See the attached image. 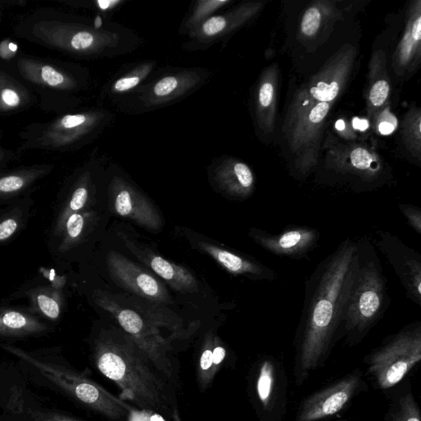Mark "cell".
Listing matches in <instances>:
<instances>
[{
	"label": "cell",
	"instance_id": "cell-1",
	"mask_svg": "<svg viewBox=\"0 0 421 421\" xmlns=\"http://www.w3.org/2000/svg\"><path fill=\"white\" fill-rule=\"evenodd\" d=\"M358 246L347 239L319 262L305 283V301L296 328L294 378L304 386L322 368L337 338L342 307L354 277Z\"/></svg>",
	"mask_w": 421,
	"mask_h": 421
},
{
	"label": "cell",
	"instance_id": "cell-2",
	"mask_svg": "<svg viewBox=\"0 0 421 421\" xmlns=\"http://www.w3.org/2000/svg\"><path fill=\"white\" fill-rule=\"evenodd\" d=\"M95 362L100 372L119 387L122 401L141 410L173 415V395L165 377L128 335L100 340Z\"/></svg>",
	"mask_w": 421,
	"mask_h": 421
},
{
	"label": "cell",
	"instance_id": "cell-3",
	"mask_svg": "<svg viewBox=\"0 0 421 421\" xmlns=\"http://www.w3.org/2000/svg\"><path fill=\"white\" fill-rule=\"evenodd\" d=\"M358 255L354 277L342 310L338 341L358 346L386 315L389 305L387 278L372 244L357 241Z\"/></svg>",
	"mask_w": 421,
	"mask_h": 421
},
{
	"label": "cell",
	"instance_id": "cell-4",
	"mask_svg": "<svg viewBox=\"0 0 421 421\" xmlns=\"http://www.w3.org/2000/svg\"><path fill=\"white\" fill-rule=\"evenodd\" d=\"M421 360V322L411 323L384 338L365 357L374 388L389 390L404 381Z\"/></svg>",
	"mask_w": 421,
	"mask_h": 421
},
{
	"label": "cell",
	"instance_id": "cell-5",
	"mask_svg": "<svg viewBox=\"0 0 421 421\" xmlns=\"http://www.w3.org/2000/svg\"><path fill=\"white\" fill-rule=\"evenodd\" d=\"M13 352L33 365L45 377L65 389L90 409L112 420H119L128 415L131 406L120 397L112 395L96 382L58 366L42 363L21 351Z\"/></svg>",
	"mask_w": 421,
	"mask_h": 421
},
{
	"label": "cell",
	"instance_id": "cell-6",
	"mask_svg": "<svg viewBox=\"0 0 421 421\" xmlns=\"http://www.w3.org/2000/svg\"><path fill=\"white\" fill-rule=\"evenodd\" d=\"M333 102H319L289 110L284 132L296 154V166L305 175L317 164L320 136Z\"/></svg>",
	"mask_w": 421,
	"mask_h": 421
},
{
	"label": "cell",
	"instance_id": "cell-7",
	"mask_svg": "<svg viewBox=\"0 0 421 421\" xmlns=\"http://www.w3.org/2000/svg\"><path fill=\"white\" fill-rule=\"evenodd\" d=\"M364 392H368V384L363 372L354 370L306 397L298 407L295 421H320L337 415Z\"/></svg>",
	"mask_w": 421,
	"mask_h": 421
},
{
	"label": "cell",
	"instance_id": "cell-8",
	"mask_svg": "<svg viewBox=\"0 0 421 421\" xmlns=\"http://www.w3.org/2000/svg\"><path fill=\"white\" fill-rule=\"evenodd\" d=\"M253 387L261 421H283L287 414L288 383L282 362L273 356L262 357L257 364Z\"/></svg>",
	"mask_w": 421,
	"mask_h": 421
},
{
	"label": "cell",
	"instance_id": "cell-9",
	"mask_svg": "<svg viewBox=\"0 0 421 421\" xmlns=\"http://www.w3.org/2000/svg\"><path fill=\"white\" fill-rule=\"evenodd\" d=\"M103 307L116 317L127 335L148 357L163 376L166 379L175 377L174 366L168 356V344L155 327L145 323L136 312L121 309L108 300Z\"/></svg>",
	"mask_w": 421,
	"mask_h": 421
},
{
	"label": "cell",
	"instance_id": "cell-10",
	"mask_svg": "<svg viewBox=\"0 0 421 421\" xmlns=\"http://www.w3.org/2000/svg\"><path fill=\"white\" fill-rule=\"evenodd\" d=\"M356 52L354 48L342 49L315 76L307 87L296 95L289 110L319 102H334L347 83L351 74Z\"/></svg>",
	"mask_w": 421,
	"mask_h": 421
},
{
	"label": "cell",
	"instance_id": "cell-11",
	"mask_svg": "<svg viewBox=\"0 0 421 421\" xmlns=\"http://www.w3.org/2000/svg\"><path fill=\"white\" fill-rule=\"evenodd\" d=\"M374 246L386 257L404 287L407 298L421 306V255L395 235L379 232Z\"/></svg>",
	"mask_w": 421,
	"mask_h": 421
},
{
	"label": "cell",
	"instance_id": "cell-12",
	"mask_svg": "<svg viewBox=\"0 0 421 421\" xmlns=\"http://www.w3.org/2000/svg\"><path fill=\"white\" fill-rule=\"evenodd\" d=\"M248 235L265 251L289 260H309L320 239L318 229L308 225H289L282 232L273 234L251 228Z\"/></svg>",
	"mask_w": 421,
	"mask_h": 421
},
{
	"label": "cell",
	"instance_id": "cell-13",
	"mask_svg": "<svg viewBox=\"0 0 421 421\" xmlns=\"http://www.w3.org/2000/svg\"><path fill=\"white\" fill-rule=\"evenodd\" d=\"M106 262L109 273L120 286L150 301L170 302L169 292L164 284L124 255L111 251Z\"/></svg>",
	"mask_w": 421,
	"mask_h": 421
},
{
	"label": "cell",
	"instance_id": "cell-14",
	"mask_svg": "<svg viewBox=\"0 0 421 421\" xmlns=\"http://www.w3.org/2000/svg\"><path fill=\"white\" fill-rule=\"evenodd\" d=\"M113 206L118 215L127 217L143 228L157 230L162 226L163 220L155 207L129 185L122 184L114 189Z\"/></svg>",
	"mask_w": 421,
	"mask_h": 421
},
{
	"label": "cell",
	"instance_id": "cell-15",
	"mask_svg": "<svg viewBox=\"0 0 421 421\" xmlns=\"http://www.w3.org/2000/svg\"><path fill=\"white\" fill-rule=\"evenodd\" d=\"M198 246L232 275L270 282L278 278L274 270L251 257L238 255L207 242H198Z\"/></svg>",
	"mask_w": 421,
	"mask_h": 421
},
{
	"label": "cell",
	"instance_id": "cell-16",
	"mask_svg": "<svg viewBox=\"0 0 421 421\" xmlns=\"http://www.w3.org/2000/svg\"><path fill=\"white\" fill-rule=\"evenodd\" d=\"M127 246L134 255L148 265L154 273L166 280L176 291L183 293L198 291L196 278L184 267L172 264L149 251H141L131 242H127Z\"/></svg>",
	"mask_w": 421,
	"mask_h": 421
},
{
	"label": "cell",
	"instance_id": "cell-17",
	"mask_svg": "<svg viewBox=\"0 0 421 421\" xmlns=\"http://www.w3.org/2000/svg\"><path fill=\"white\" fill-rule=\"evenodd\" d=\"M415 2L411 7L405 34L397 49L395 67L397 72L408 70L415 65V61L420 57L421 42V4Z\"/></svg>",
	"mask_w": 421,
	"mask_h": 421
},
{
	"label": "cell",
	"instance_id": "cell-18",
	"mask_svg": "<svg viewBox=\"0 0 421 421\" xmlns=\"http://www.w3.org/2000/svg\"><path fill=\"white\" fill-rule=\"evenodd\" d=\"M278 67L271 66L260 81L257 98L259 124L266 133L273 132L277 114Z\"/></svg>",
	"mask_w": 421,
	"mask_h": 421
},
{
	"label": "cell",
	"instance_id": "cell-19",
	"mask_svg": "<svg viewBox=\"0 0 421 421\" xmlns=\"http://www.w3.org/2000/svg\"><path fill=\"white\" fill-rule=\"evenodd\" d=\"M221 189L230 196L238 199L250 198L255 189V178L250 167L244 163L234 161L217 173Z\"/></svg>",
	"mask_w": 421,
	"mask_h": 421
},
{
	"label": "cell",
	"instance_id": "cell-20",
	"mask_svg": "<svg viewBox=\"0 0 421 421\" xmlns=\"http://www.w3.org/2000/svg\"><path fill=\"white\" fill-rule=\"evenodd\" d=\"M386 421H421L420 406L413 395L410 384L398 389L392 397L386 413Z\"/></svg>",
	"mask_w": 421,
	"mask_h": 421
},
{
	"label": "cell",
	"instance_id": "cell-21",
	"mask_svg": "<svg viewBox=\"0 0 421 421\" xmlns=\"http://www.w3.org/2000/svg\"><path fill=\"white\" fill-rule=\"evenodd\" d=\"M215 340L211 334H208L203 344L202 353L198 360V378L202 390H205L214 381L216 375L214 373V348Z\"/></svg>",
	"mask_w": 421,
	"mask_h": 421
},
{
	"label": "cell",
	"instance_id": "cell-22",
	"mask_svg": "<svg viewBox=\"0 0 421 421\" xmlns=\"http://www.w3.org/2000/svg\"><path fill=\"white\" fill-rule=\"evenodd\" d=\"M405 138L413 152L418 153L420 157V113L415 111L405 121Z\"/></svg>",
	"mask_w": 421,
	"mask_h": 421
},
{
	"label": "cell",
	"instance_id": "cell-23",
	"mask_svg": "<svg viewBox=\"0 0 421 421\" xmlns=\"http://www.w3.org/2000/svg\"><path fill=\"white\" fill-rule=\"evenodd\" d=\"M323 19V13L317 4L308 8L301 20V30L303 35L308 38L316 35L322 26Z\"/></svg>",
	"mask_w": 421,
	"mask_h": 421
},
{
	"label": "cell",
	"instance_id": "cell-24",
	"mask_svg": "<svg viewBox=\"0 0 421 421\" xmlns=\"http://www.w3.org/2000/svg\"><path fill=\"white\" fill-rule=\"evenodd\" d=\"M389 93H390V84H389L387 79H380L374 81L371 86L369 93L370 113L382 107L386 104Z\"/></svg>",
	"mask_w": 421,
	"mask_h": 421
},
{
	"label": "cell",
	"instance_id": "cell-25",
	"mask_svg": "<svg viewBox=\"0 0 421 421\" xmlns=\"http://www.w3.org/2000/svg\"><path fill=\"white\" fill-rule=\"evenodd\" d=\"M402 214L416 233L421 235V208L413 205H398Z\"/></svg>",
	"mask_w": 421,
	"mask_h": 421
},
{
	"label": "cell",
	"instance_id": "cell-26",
	"mask_svg": "<svg viewBox=\"0 0 421 421\" xmlns=\"http://www.w3.org/2000/svg\"><path fill=\"white\" fill-rule=\"evenodd\" d=\"M228 26V21L224 17L214 16L207 19L202 25V31L206 35L214 36L223 31Z\"/></svg>",
	"mask_w": 421,
	"mask_h": 421
},
{
	"label": "cell",
	"instance_id": "cell-27",
	"mask_svg": "<svg viewBox=\"0 0 421 421\" xmlns=\"http://www.w3.org/2000/svg\"><path fill=\"white\" fill-rule=\"evenodd\" d=\"M128 421H166L163 415L156 411L149 410L134 409L129 411Z\"/></svg>",
	"mask_w": 421,
	"mask_h": 421
},
{
	"label": "cell",
	"instance_id": "cell-28",
	"mask_svg": "<svg viewBox=\"0 0 421 421\" xmlns=\"http://www.w3.org/2000/svg\"><path fill=\"white\" fill-rule=\"evenodd\" d=\"M178 81L175 77H167L158 81L154 87L153 92L157 97H166L177 88Z\"/></svg>",
	"mask_w": 421,
	"mask_h": 421
},
{
	"label": "cell",
	"instance_id": "cell-29",
	"mask_svg": "<svg viewBox=\"0 0 421 421\" xmlns=\"http://www.w3.org/2000/svg\"><path fill=\"white\" fill-rule=\"evenodd\" d=\"M40 310L49 318L56 319L60 315V308L56 301L45 295H40L38 299Z\"/></svg>",
	"mask_w": 421,
	"mask_h": 421
},
{
	"label": "cell",
	"instance_id": "cell-30",
	"mask_svg": "<svg viewBox=\"0 0 421 421\" xmlns=\"http://www.w3.org/2000/svg\"><path fill=\"white\" fill-rule=\"evenodd\" d=\"M40 75L45 83L52 87H57V86L65 84V77L51 66L43 67Z\"/></svg>",
	"mask_w": 421,
	"mask_h": 421
},
{
	"label": "cell",
	"instance_id": "cell-31",
	"mask_svg": "<svg viewBox=\"0 0 421 421\" xmlns=\"http://www.w3.org/2000/svg\"><path fill=\"white\" fill-rule=\"evenodd\" d=\"M2 324L4 327L10 329H21L26 327L27 324L26 319L17 312H8L3 315Z\"/></svg>",
	"mask_w": 421,
	"mask_h": 421
},
{
	"label": "cell",
	"instance_id": "cell-32",
	"mask_svg": "<svg viewBox=\"0 0 421 421\" xmlns=\"http://www.w3.org/2000/svg\"><path fill=\"white\" fill-rule=\"evenodd\" d=\"M94 42L95 38L93 35L83 31V33H79L74 35V38L71 40V45L72 49L79 51H85V49L90 48Z\"/></svg>",
	"mask_w": 421,
	"mask_h": 421
},
{
	"label": "cell",
	"instance_id": "cell-33",
	"mask_svg": "<svg viewBox=\"0 0 421 421\" xmlns=\"http://www.w3.org/2000/svg\"><path fill=\"white\" fill-rule=\"evenodd\" d=\"M84 226V219L83 216L74 214L67 220V230L70 237L72 239L78 238L83 232Z\"/></svg>",
	"mask_w": 421,
	"mask_h": 421
},
{
	"label": "cell",
	"instance_id": "cell-34",
	"mask_svg": "<svg viewBox=\"0 0 421 421\" xmlns=\"http://www.w3.org/2000/svg\"><path fill=\"white\" fill-rule=\"evenodd\" d=\"M88 192L87 189L81 187L76 189V191L72 194V197L70 201V208L72 211L77 212L85 205L86 202L88 200Z\"/></svg>",
	"mask_w": 421,
	"mask_h": 421
},
{
	"label": "cell",
	"instance_id": "cell-35",
	"mask_svg": "<svg viewBox=\"0 0 421 421\" xmlns=\"http://www.w3.org/2000/svg\"><path fill=\"white\" fill-rule=\"evenodd\" d=\"M24 186V180L17 176H8L0 180V191L13 192Z\"/></svg>",
	"mask_w": 421,
	"mask_h": 421
},
{
	"label": "cell",
	"instance_id": "cell-36",
	"mask_svg": "<svg viewBox=\"0 0 421 421\" xmlns=\"http://www.w3.org/2000/svg\"><path fill=\"white\" fill-rule=\"evenodd\" d=\"M139 77H128V78H123L118 80L114 85V90L117 93H124L126 90H129L138 86L140 83Z\"/></svg>",
	"mask_w": 421,
	"mask_h": 421
},
{
	"label": "cell",
	"instance_id": "cell-37",
	"mask_svg": "<svg viewBox=\"0 0 421 421\" xmlns=\"http://www.w3.org/2000/svg\"><path fill=\"white\" fill-rule=\"evenodd\" d=\"M87 121L84 115H69L63 118L61 125L65 129H74L83 125Z\"/></svg>",
	"mask_w": 421,
	"mask_h": 421
},
{
	"label": "cell",
	"instance_id": "cell-38",
	"mask_svg": "<svg viewBox=\"0 0 421 421\" xmlns=\"http://www.w3.org/2000/svg\"><path fill=\"white\" fill-rule=\"evenodd\" d=\"M225 348L221 343L217 342L216 344L215 342L214 348V373L215 375L220 370L221 365L223 364L225 359Z\"/></svg>",
	"mask_w": 421,
	"mask_h": 421
},
{
	"label": "cell",
	"instance_id": "cell-39",
	"mask_svg": "<svg viewBox=\"0 0 421 421\" xmlns=\"http://www.w3.org/2000/svg\"><path fill=\"white\" fill-rule=\"evenodd\" d=\"M17 228V223L15 220L4 221L2 224H0V241L10 237L15 232Z\"/></svg>",
	"mask_w": 421,
	"mask_h": 421
},
{
	"label": "cell",
	"instance_id": "cell-40",
	"mask_svg": "<svg viewBox=\"0 0 421 421\" xmlns=\"http://www.w3.org/2000/svg\"><path fill=\"white\" fill-rule=\"evenodd\" d=\"M2 99L4 103L9 106H17L19 105L21 100L17 93L11 89L3 90Z\"/></svg>",
	"mask_w": 421,
	"mask_h": 421
},
{
	"label": "cell",
	"instance_id": "cell-41",
	"mask_svg": "<svg viewBox=\"0 0 421 421\" xmlns=\"http://www.w3.org/2000/svg\"><path fill=\"white\" fill-rule=\"evenodd\" d=\"M396 128V124L392 121L383 120L380 122L379 125V130L380 134L383 135L391 134Z\"/></svg>",
	"mask_w": 421,
	"mask_h": 421
},
{
	"label": "cell",
	"instance_id": "cell-42",
	"mask_svg": "<svg viewBox=\"0 0 421 421\" xmlns=\"http://www.w3.org/2000/svg\"><path fill=\"white\" fill-rule=\"evenodd\" d=\"M353 127L356 129H358L360 131H365L367 130L370 126L369 121L367 120H361L359 118H354V120L352 121Z\"/></svg>",
	"mask_w": 421,
	"mask_h": 421
},
{
	"label": "cell",
	"instance_id": "cell-43",
	"mask_svg": "<svg viewBox=\"0 0 421 421\" xmlns=\"http://www.w3.org/2000/svg\"><path fill=\"white\" fill-rule=\"evenodd\" d=\"M119 1H99L97 3L99 4L100 8L103 9V10H106L109 8H111V6H115V4L119 3Z\"/></svg>",
	"mask_w": 421,
	"mask_h": 421
},
{
	"label": "cell",
	"instance_id": "cell-44",
	"mask_svg": "<svg viewBox=\"0 0 421 421\" xmlns=\"http://www.w3.org/2000/svg\"><path fill=\"white\" fill-rule=\"evenodd\" d=\"M43 421H79V420L70 419V418H63V416H51V418L45 419Z\"/></svg>",
	"mask_w": 421,
	"mask_h": 421
},
{
	"label": "cell",
	"instance_id": "cell-45",
	"mask_svg": "<svg viewBox=\"0 0 421 421\" xmlns=\"http://www.w3.org/2000/svg\"><path fill=\"white\" fill-rule=\"evenodd\" d=\"M335 126H336V129L339 131H342L345 129V123H344L342 120H339Z\"/></svg>",
	"mask_w": 421,
	"mask_h": 421
},
{
	"label": "cell",
	"instance_id": "cell-46",
	"mask_svg": "<svg viewBox=\"0 0 421 421\" xmlns=\"http://www.w3.org/2000/svg\"><path fill=\"white\" fill-rule=\"evenodd\" d=\"M172 418H173L175 421H182V420H181L180 418L179 411L176 409L174 410V413L173 415H172Z\"/></svg>",
	"mask_w": 421,
	"mask_h": 421
}]
</instances>
